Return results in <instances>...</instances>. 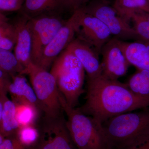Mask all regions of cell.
Here are the masks:
<instances>
[{
	"label": "cell",
	"instance_id": "1",
	"mask_svg": "<svg viewBox=\"0 0 149 149\" xmlns=\"http://www.w3.org/2000/svg\"><path fill=\"white\" fill-rule=\"evenodd\" d=\"M85 99L78 108L101 124L119 115L149 107V97L137 95L126 83L102 75L88 80Z\"/></svg>",
	"mask_w": 149,
	"mask_h": 149
},
{
	"label": "cell",
	"instance_id": "2",
	"mask_svg": "<svg viewBox=\"0 0 149 149\" xmlns=\"http://www.w3.org/2000/svg\"><path fill=\"white\" fill-rule=\"evenodd\" d=\"M110 149H129L149 141V107L110 118L102 124Z\"/></svg>",
	"mask_w": 149,
	"mask_h": 149
},
{
	"label": "cell",
	"instance_id": "3",
	"mask_svg": "<svg viewBox=\"0 0 149 149\" xmlns=\"http://www.w3.org/2000/svg\"><path fill=\"white\" fill-rule=\"evenodd\" d=\"M60 93L70 107L76 108L84 92L85 70L79 60L65 49L54 62L50 72Z\"/></svg>",
	"mask_w": 149,
	"mask_h": 149
},
{
	"label": "cell",
	"instance_id": "4",
	"mask_svg": "<svg viewBox=\"0 0 149 149\" xmlns=\"http://www.w3.org/2000/svg\"><path fill=\"white\" fill-rule=\"evenodd\" d=\"M60 100L66 114L67 125L77 149H110L104 136L102 124L78 108L70 107L61 95Z\"/></svg>",
	"mask_w": 149,
	"mask_h": 149
},
{
	"label": "cell",
	"instance_id": "5",
	"mask_svg": "<svg viewBox=\"0 0 149 149\" xmlns=\"http://www.w3.org/2000/svg\"><path fill=\"white\" fill-rule=\"evenodd\" d=\"M22 74L29 76L45 116L56 117L62 114L63 110L61 102L60 93L55 77L50 72L32 63L24 70Z\"/></svg>",
	"mask_w": 149,
	"mask_h": 149
},
{
	"label": "cell",
	"instance_id": "6",
	"mask_svg": "<svg viewBox=\"0 0 149 149\" xmlns=\"http://www.w3.org/2000/svg\"><path fill=\"white\" fill-rule=\"evenodd\" d=\"M81 8L86 13L101 20L108 27L113 37L123 41H140L130 22L107 0H91Z\"/></svg>",
	"mask_w": 149,
	"mask_h": 149
},
{
	"label": "cell",
	"instance_id": "7",
	"mask_svg": "<svg viewBox=\"0 0 149 149\" xmlns=\"http://www.w3.org/2000/svg\"><path fill=\"white\" fill-rule=\"evenodd\" d=\"M66 21L58 15H43L29 18L33 64L39 66L46 47Z\"/></svg>",
	"mask_w": 149,
	"mask_h": 149
},
{
	"label": "cell",
	"instance_id": "8",
	"mask_svg": "<svg viewBox=\"0 0 149 149\" xmlns=\"http://www.w3.org/2000/svg\"><path fill=\"white\" fill-rule=\"evenodd\" d=\"M40 136L36 148L40 149H77L71 139L62 114L56 117L45 116L38 127Z\"/></svg>",
	"mask_w": 149,
	"mask_h": 149
},
{
	"label": "cell",
	"instance_id": "9",
	"mask_svg": "<svg viewBox=\"0 0 149 149\" xmlns=\"http://www.w3.org/2000/svg\"><path fill=\"white\" fill-rule=\"evenodd\" d=\"M76 10L78 15L76 38L92 46L101 54L103 47L113 37L109 29L99 19L86 13L82 8Z\"/></svg>",
	"mask_w": 149,
	"mask_h": 149
},
{
	"label": "cell",
	"instance_id": "10",
	"mask_svg": "<svg viewBox=\"0 0 149 149\" xmlns=\"http://www.w3.org/2000/svg\"><path fill=\"white\" fill-rule=\"evenodd\" d=\"M78 25V15L75 10L46 47L39 67L49 70L54 62L75 38Z\"/></svg>",
	"mask_w": 149,
	"mask_h": 149
},
{
	"label": "cell",
	"instance_id": "11",
	"mask_svg": "<svg viewBox=\"0 0 149 149\" xmlns=\"http://www.w3.org/2000/svg\"><path fill=\"white\" fill-rule=\"evenodd\" d=\"M102 75L107 79L118 80L127 73L131 65L126 58L119 43L113 37L102 49Z\"/></svg>",
	"mask_w": 149,
	"mask_h": 149
},
{
	"label": "cell",
	"instance_id": "12",
	"mask_svg": "<svg viewBox=\"0 0 149 149\" xmlns=\"http://www.w3.org/2000/svg\"><path fill=\"white\" fill-rule=\"evenodd\" d=\"M72 53L84 68L88 80L94 79L102 74L100 54L95 48L77 38H75L66 48Z\"/></svg>",
	"mask_w": 149,
	"mask_h": 149
},
{
	"label": "cell",
	"instance_id": "13",
	"mask_svg": "<svg viewBox=\"0 0 149 149\" xmlns=\"http://www.w3.org/2000/svg\"><path fill=\"white\" fill-rule=\"evenodd\" d=\"M29 19L26 15L18 12V15L12 21L17 32V40L14 49V54L25 69L32 63V40Z\"/></svg>",
	"mask_w": 149,
	"mask_h": 149
},
{
	"label": "cell",
	"instance_id": "14",
	"mask_svg": "<svg viewBox=\"0 0 149 149\" xmlns=\"http://www.w3.org/2000/svg\"><path fill=\"white\" fill-rule=\"evenodd\" d=\"M74 11L70 0H25L19 12L28 18L43 15H58Z\"/></svg>",
	"mask_w": 149,
	"mask_h": 149
},
{
	"label": "cell",
	"instance_id": "15",
	"mask_svg": "<svg viewBox=\"0 0 149 149\" xmlns=\"http://www.w3.org/2000/svg\"><path fill=\"white\" fill-rule=\"evenodd\" d=\"M121 49L129 63L137 69L149 71V44L141 41L119 40Z\"/></svg>",
	"mask_w": 149,
	"mask_h": 149
},
{
	"label": "cell",
	"instance_id": "16",
	"mask_svg": "<svg viewBox=\"0 0 149 149\" xmlns=\"http://www.w3.org/2000/svg\"><path fill=\"white\" fill-rule=\"evenodd\" d=\"M19 128L14 102L7 95L0 96V135L6 137L15 135Z\"/></svg>",
	"mask_w": 149,
	"mask_h": 149
},
{
	"label": "cell",
	"instance_id": "17",
	"mask_svg": "<svg viewBox=\"0 0 149 149\" xmlns=\"http://www.w3.org/2000/svg\"><path fill=\"white\" fill-rule=\"evenodd\" d=\"M12 77L8 93L13 101H24L37 107L41 111L40 105L34 89L27 82L24 74H19Z\"/></svg>",
	"mask_w": 149,
	"mask_h": 149
},
{
	"label": "cell",
	"instance_id": "18",
	"mask_svg": "<svg viewBox=\"0 0 149 149\" xmlns=\"http://www.w3.org/2000/svg\"><path fill=\"white\" fill-rule=\"evenodd\" d=\"M15 104V114L19 128L36 125L40 111L37 107L24 101H13Z\"/></svg>",
	"mask_w": 149,
	"mask_h": 149
},
{
	"label": "cell",
	"instance_id": "19",
	"mask_svg": "<svg viewBox=\"0 0 149 149\" xmlns=\"http://www.w3.org/2000/svg\"><path fill=\"white\" fill-rule=\"evenodd\" d=\"M17 40L16 27L2 12L0 13V49L10 51L14 49Z\"/></svg>",
	"mask_w": 149,
	"mask_h": 149
},
{
	"label": "cell",
	"instance_id": "20",
	"mask_svg": "<svg viewBox=\"0 0 149 149\" xmlns=\"http://www.w3.org/2000/svg\"><path fill=\"white\" fill-rule=\"evenodd\" d=\"M126 83L130 91L141 97H149V71L137 69Z\"/></svg>",
	"mask_w": 149,
	"mask_h": 149
},
{
	"label": "cell",
	"instance_id": "21",
	"mask_svg": "<svg viewBox=\"0 0 149 149\" xmlns=\"http://www.w3.org/2000/svg\"><path fill=\"white\" fill-rule=\"evenodd\" d=\"M113 6L130 23V16L136 11L142 10L149 13L148 0H115Z\"/></svg>",
	"mask_w": 149,
	"mask_h": 149
},
{
	"label": "cell",
	"instance_id": "22",
	"mask_svg": "<svg viewBox=\"0 0 149 149\" xmlns=\"http://www.w3.org/2000/svg\"><path fill=\"white\" fill-rule=\"evenodd\" d=\"M130 20L140 41L149 44V13L136 11L130 16Z\"/></svg>",
	"mask_w": 149,
	"mask_h": 149
},
{
	"label": "cell",
	"instance_id": "23",
	"mask_svg": "<svg viewBox=\"0 0 149 149\" xmlns=\"http://www.w3.org/2000/svg\"><path fill=\"white\" fill-rule=\"evenodd\" d=\"M0 70L13 77L22 74L25 68L11 51L0 49Z\"/></svg>",
	"mask_w": 149,
	"mask_h": 149
},
{
	"label": "cell",
	"instance_id": "24",
	"mask_svg": "<svg viewBox=\"0 0 149 149\" xmlns=\"http://www.w3.org/2000/svg\"><path fill=\"white\" fill-rule=\"evenodd\" d=\"M17 139L24 146L29 149L37 146L40 138L39 128L36 125H31L20 127L16 133Z\"/></svg>",
	"mask_w": 149,
	"mask_h": 149
},
{
	"label": "cell",
	"instance_id": "25",
	"mask_svg": "<svg viewBox=\"0 0 149 149\" xmlns=\"http://www.w3.org/2000/svg\"><path fill=\"white\" fill-rule=\"evenodd\" d=\"M0 149H32L28 148L24 146L17 139L15 134L6 137L0 135Z\"/></svg>",
	"mask_w": 149,
	"mask_h": 149
},
{
	"label": "cell",
	"instance_id": "26",
	"mask_svg": "<svg viewBox=\"0 0 149 149\" xmlns=\"http://www.w3.org/2000/svg\"><path fill=\"white\" fill-rule=\"evenodd\" d=\"M25 0H0L1 12L19 11Z\"/></svg>",
	"mask_w": 149,
	"mask_h": 149
},
{
	"label": "cell",
	"instance_id": "27",
	"mask_svg": "<svg viewBox=\"0 0 149 149\" xmlns=\"http://www.w3.org/2000/svg\"><path fill=\"white\" fill-rule=\"evenodd\" d=\"M11 82L10 75L0 70V96L6 95Z\"/></svg>",
	"mask_w": 149,
	"mask_h": 149
},
{
	"label": "cell",
	"instance_id": "28",
	"mask_svg": "<svg viewBox=\"0 0 149 149\" xmlns=\"http://www.w3.org/2000/svg\"><path fill=\"white\" fill-rule=\"evenodd\" d=\"M91 0H70L74 7V11L83 7Z\"/></svg>",
	"mask_w": 149,
	"mask_h": 149
},
{
	"label": "cell",
	"instance_id": "29",
	"mask_svg": "<svg viewBox=\"0 0 149 149\" xmlns=\"http://www.w3.org/2000/svg\"><path fill=\"white\" fill-rule=\"evenodd\" d=\"M129 149H149V141L138 146Z\"/></svg>",
	"mask_w": 149,
	"mask_h": 149
},
{
	"label": "cell",
	"instance_id": "30",
	"mask_svg": "<svg viewBox=\"0 0 149 149\" xmlns=\"http://www.w3.org/2000/svg\"><path fill=\"white\" fill-rule=\"evenodd\" d=\"M32 149H40L38 148H36V147H35V148H33Z\"/></svg>",
	"mask_w": 149,
	"mask_h": 149
},
{
	"label": "cell",
	"instance_id": "31",
	"mask_svg": "<svg viewBox=\"0 0 149 149\" xmlns=\"http://www.w3.org/2000/svg\"><path fill=\"white\" fill-rule=\"evenodd\" d=\"M148 2L149 3V0H148Z\"/></svg>",
	"mask_w": 149,
	"mask_h": 149
}]
</instances>
